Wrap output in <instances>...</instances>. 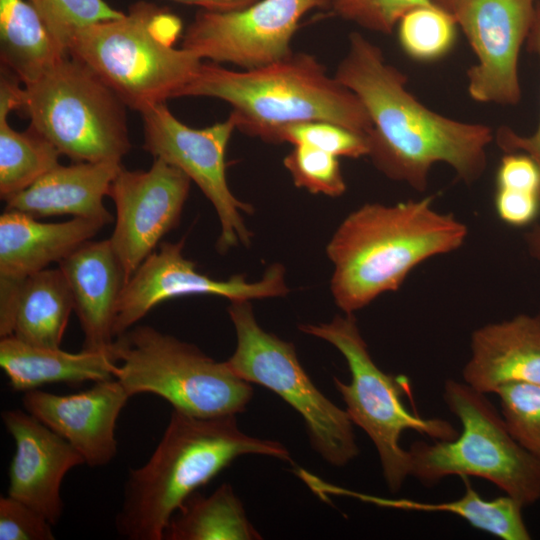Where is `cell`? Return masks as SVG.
<instances>
[{
    "mask_svg": "<svg viewBox=\"0 0 540 540\" xmlns=\"http://www.w3.org/2000/svg\"><path fill=\"white\" fill-rule=\"evenodd\" d=\"M227 310L236 333V348L226 360L229 368L295 409L304 419L312 447L330 465L341 467L356 458L359 449L346 410L314 385L294 345L258 324L250 300L231 301Z\"/></svg>",
    "mask_w": 540,
    "mask_h": 540,
    "instance_id": "10",
    "label": "cell"
},
{
    "mask_svg": "<svg viewBox=\"0 0 540 540\" xmlns=\"http://www.w3.org/2000/svg\"><path fill=\"white\" fill-rule=\"evenodd\" d=\"M53 524L13 497H0V540H54Z\"/></svg>",
    "mask_w": 540,
    "mask_h": 540,
    "instance_id": "34",
    "label": "cell"
},
{
    "mask_svg": "<svg viewBox=\"0 0 540 540\" xmlns=\"http://www.w3.org/2000/svg\"><path fill=\"white\" fill-rule=\"evenodd\" d=\"M116 364L112 346L101 351L68 352L61 347L28 344L12 335L0 340V366L15 391L112 379Z\"/></svg>",
    "mask_w": 540,
    "mask_h": 540,
    "instance_id": "22",
    "label": "cell"
},
{
    "mask_svg": "<svg viewBox=\"0 0 540 540\" xmlns=\"http://www.w3.org/2000/svg\"><path fill=\"white\" fill-rule=\"evenodd\" d=\"M37 10L51 34L67 53L74 34L89 25L116 19L125 12L105 0H28Z\"/></svg>",
    "mask_w": 540,
    "mask_h": 540,
    "instance_id": "29",
    "label": "cell"
},
{
    "mask_svg": "<svg viewBox=\"0 0 540 540\" xmlns=\"http://www.w3.org/2000/svg\"><path fill=\"white\" fill-rule=\"evenodd\" d=\"M443 400L461 431L451 440L416 441L408 449L410 476L426 486L458 475L487 480L523 507L540 499V460L510 434L499 411L464 381L448 379Z\"/></svg>",
    "mask_w": 540,
    "mask_h": 540,
    "instance_id": "6",
    "label": "cell"
},
{
    "mask_svg": "<svg viewBox=\"0 0 540 540\" xmlns=\"http://www.w3.org/2000/svg\"><path fill=\"white\" fill-rule=\"evenodd\" d=\"M185 238L162 242L124 284L118 301L113 334L116 338L141 320L158 304L183 296L215 295L231 301L284 296L289 292L285 268L272 264L260 280L243 275L225 280L200 273L183 255Z\"/></svg>",
    "mask_w": 540,
    "mask_h": 540,
    "instance_id": "13",
    "label": "cell"
},
{
    "mask_svg": "<svg viewBox=\"0 0 540 540\" xmlns=\"http://www.w3.org/2000/svg\"><path fill=\"white\" fill-rule=\"evenodd\" d=\"M523 239L528 254L540 265V222L532 224L524 233Z\"/></svg>",
    "mask_w": 540,
    "mask_h": 540,
    "instance_id": "39",
    "label": "cell"
},
{
    "mask_svg": "<svg viewBox=\"0 0 540 540\" xmlns=\"http://www.w3.org/2000/svg\"><path fill=\"white\" fill-rule=\"evenodd\" d=\"M465 491L456 500L442 503H421L411 500H379V504L407 510L447 512L465 520L473 528L503 540H529L531 535L522 515L523 506L505 494L494 499L482 498L467 477Z\"/></svg>",
    "mask_w": 540,
    "mask_h": 540,
    "instance_id": "26",
    "label": "cell"
},
{
    "mask_svg": "<svg viewBox=\"0 0 540 540\" xmlns=\"http://www.w3.org/2000/svg\"><path fill=\"white\" fill-rule=\"evenodd\" d=\"M121 168V162L113 161L59 164L5 200V209L35 218L70 215L110 224L114 218L103 199Z\"/></svg>",
    "mask_w": 540,
    "mask_h": 540,
    "instance_id": "21",
    "label": "cell"
},
{
    "mask_svg": "<svg viewBox=\"0 0 540 540\" xmlns=\"http://www.w3.org/2000/svg\"><path fill=\"white\" fill-rule=\"evenodd\" d=\"M0 114V197L7 200L59 165L61 153L29 126L17 131Z\"/></svg>",
    "mask_w": 540,
    "mask_h": 540,
    "instance_id": "27",
    "label": "cell"
},
{
    "mask_svg": "<svg viewBox=\"0 0 540 540\" xmlns=\"http://www.w3.org/2000/svg\"><path fill=\"white\" fill-rule=\"evenodd\" d=\"M112 348L117 360L113 377L130 397L154 394L173 409L200 418L237 415L252 399L250 383L226 361L152 326L131 327L115 338Z\"/></svg>",
    "mask_w": 540,
    "mask_h": 540,
    "instance_id": "7",
    "label": "cell"
},
{
    "mask_svg": "<svg viewBox=\"0 0 540 540\" xmlns=\"http://www.w3.org/2000/svg\"><path fill=\"white\" fill-rule=\"evenodd\" d=\"M434 197L392 205L366 203L348 214L326 246L333 265L330 290L345 314L397 291L426 260L456 251L467 226L433 206Z\"/></svg>",
    "mask_w": 540,
    "mask_h": 540,
    "instance_id": "2",
    "label": "cell"
},
{
    "mask_svg": "<svg viewBox=\"0 0 540 540\" xmlns=\"http://www.w3.org/2000/svg\"><path fill=\"white\" fill-rule=\"evenodd\" d=\"M126 104L87 65L66 55L24 84L19 111L74 162H121L130 151Z\"/></svg>",
    "mask_w": 540,
    "mask_h": 540,
    "instance_id": "9",
    "label": "cell"
},
{
    "mask_svg": "<svg viewBox=\"0 0 540 540\" xmlns=\"http://www.w3.org/2000/svg\"><path fill=\"white\" fill-rule=\"evenodd\" d=\"M462 378L484 394L509 383L540 384V315L518 314L475 329Z\"/></svg>",
    "mask_w": 540,
    "mask_h": 540,
    "instance_id": "18",
    "label": "cell"
},
{
    "mask_svg": "<svg viewBox=\"0 0 540 540\" xmlns=\"http://www.w3.org/2000/svg\"><path fill=\"white\" fill-rule=\"evenodd\" d=\"M179 4L198 6L202 10L228 12L245 8L258 0H169Z\"/></svg>",
    "mask_w": 540,
    "mask_h": 540,
    "instance_id": "38",
    "label": "cell"
},
{
    "mask_svg": "<svg viewBox=\"0 0 540 540\" xmlns=\"http://www.w3.org/2000/svg\"><path fill=\"white\" fill-rule=\"evenodd\" d=\"M529 50L540 60V2L536 3L535 16L527 37ZM494 139L498 147L505 153L520 152L530 156L540 169V120L535 132L529 136L517 134L508 126H501Z\"/></svg>",
    "mask_w": 540,
    "mask_h": 540,
    "instance_id": "35",
    "label": "cell"
},
{
    "mask_svg": "<svg viewBox=\"0 0 540 540\" xmlns=\"http://www.w3.org/2000/svg\"><path fill=\"white\" fill-rule=\"evenodd\" d=\"M72 311L73 297L61 269H43L15 292L12 336L36 346L61 347Z\"/></svg>",
    "mask_w": 540,
    "mask_h": 540,
    "instance_id": "23",
    "label": "cell"
},
{
    "mask_svg": "<svg viewBox=\"0 0 540 540\" xmlns=\"http://www.w3.org/2000/svg\"><path fill=\"white\" fill-rule=\"evenodd\" d=\"M106 224L74 217L64 222H40L23 212L0 216V282L20 283L30 275L61 262Z\"/></svg>",
    "mask_w": 540,
    "mask_h": 540,
    "instance_id": "20",
    "label": "cell"
},
{
    "mask_svg": "<svg viewBox=\"0 0 540 540\" xmlns=\"http://www.w3.org/2000/svg\"><path fill=\"white\" fill-rule=\"evenodd\" d=\"M236 416L200 418L172 410L150 458L128 473L115 517L122 538L163 540L183 502L240 456L291 460L280 442L244 433Z\"/></svg>",
    "mask_w": 540,
    "mask_h": 540,
    "instance_id": "3",
    "label": "cell"
},
{
    "mask_svg": "<svg viewBox=\"0 0 540 540\" xmlns=\"http://www.w3.org/2000/svg\"><path fill=\"white\" fill-rule=\"evenodd\" d=\"M536 0H458L453 16L477 64L467 71L468 93L481 103L515 105L521 99L518 59L533 24Z\"/></svg>",
    "mask_w": 540,
    "mask_h": 540,
    "instance_id": "15",
    "label": "cell"
},
{
    "mask_svg": "<svg viewBox=\"0 0 540 540\" xmlns=\"http://www.w3.org/2000/svg\"><path fill=\"white\" fill-rule=\"evenodd\" d=\"M397 26L400 45L407 55L419 61H433L450 51L458 25L452 13L431 4L410 9Z\"/></svg>",
    "mask_w": 540,
    "mask_h": 540,
    "instance_id": "28",
    "label": "cell"
},
{
    "mask_svg": "<svg viewBox=\"0 0 540 540\" xmlns=\"http://www.w3.org/2000/svg\"><path fill=\"white\" fill-rule=\"evenodd\" d=\"M244 506L228 483L209 496L191 494L170 519L163 540H258Z\"/></svg>",
    "mask_w": 540,
    "mask_h": 540,
    "instance_id": "25",
    "label": "cell"
},
{
    "mask_svg": "<svg viewBox=\"0 0 540 540\" xmlns=\"http://www.w3.org/2000/svg\"><path fill=\"white\" fill-rule=\"evenodd\" d=\"M494 206L503 223L512 227L531 226L540 213V194L496 188Z\"/></svg>",
    "mask_w": 540,
    "mask_h": 540,
    "instance_id": "36",
    "label": "cell"
},
{
    "mask_svg": "<svg viewBox=\"0 0 540 540\" xmlns=\"http://www.w3.org/2000/svg\"><path fill=\"white\" fill-rule=\"evenodd\" d=\"M191 182L180 169L159 158H154L148 170L122 167L117 173L108 195L116 210L109 239L125 283L160 240L179 225Z\"/></svg>",
    "mask_w": 540,
    "mask_h": 540,
    "instance_id": "14",
    "label": "cell"
},
{
    "mask_svg": "<svg viewBox=\"0 0 540 540\" xmlns=\"http://www.w3.org/2000/svg\"><path fill=\"white\" fill-rule=\"evenodd\" d=\"M143 121V149L180 169L214 207L220 224L216 248L220 254L242 244L249 246L252 232L242 212L254 208L231 192L226 178L225 154L236 124L231 115L205 128H192L178 120L166 102L140 112Z\"/></svg>",
    "mask_w": 540,
    "mask_h": 540,
    "instance_id": "11",
    "label": "cell"
},
{
    "mask_svg": "<svg viewBox=\"0 0 540 540\" xmlns=\"http://www.w3.org/2000/svg\"><path fill=\"white\" fill-rule=\"evenodd\" d=\"M305 334L333 345L345 358L349 383L334 378L353 424L373 442L388 489L398 492L411 473L408 449L400 445L401 435L414 430L433 440H451L458 434L452 424L438 418L411 413L403 403L407 380L382 371L372 359L354 314L335 316L330 322L302 324Z\"/></svg>",
    "mask_w": 540,
    "mask_h": 540,
    "instance_id": "8",
    "label": "cell"
},
{
    "mask_svg": "<svg viewBox=\"0 0 540 540\" xmlns=\"http://www.w3.org/2000/svg\"><path fill=\"white\" fill-rule=\"evenodd\" d=\"M178 97L222 100L231 106L237 129L270 143H281L285 127L306 121H329L366 135L372 129L359 98L305 52L250 70L202 62Z\"/></svg>",
    "mask_w": 540,
    "mask_h": 540,
    "instance_id": "4",
    "label": "cell"
},
{
    "mask_svg": "<svg viewBox=\"0 0 540 540\" xmlns=\"http://www.w3.org/2000/svg\"><path fill=\"white\" fill-rule=\"evenodd\" d=\"M69 285L83 332L82 349H109L121 291L123 268L110 239L89 240L58 263Z\"/></svg>",
    "mask_w": 540,
    "mask_h": 540,
    "instance_id": "19",
    "label": "cell"
},
{
    "mask_svg": "<svg viewBox=\"0 0 540 540\" xmlns=\"http://www.w3.org/2000/svg\"><path fill=\"white\" fill-rule=\"evenodd\" d=\"M495 394L510 434L540 460V384L509 383Z\"/></svg>",
    "mask_w": 540,
    "mask_h": 540,
    "instance_id": "30",
    "label": "cell"
},
{
    "mask_svg": "<svg viewBox=\"0 0 540 540\" xmlns=\"http://www.w3.org/2000/svg\"><path fill=\"white\" fill-rule=\"evenodd\" d=\"M280 142L309 145L337 157L357 159L369 155L368 136L329 121H306L285 127Z\"/></svg>",
    "mask_w": 540,
    "mask_h": 540,
    "instance_id": "32",
    "label": "cell"
},
{
    "mask_svg": "<svg viewBox=\"0 0 540 540\" xmlns=\"http://www.w3.org/2000/svg\"><path fill=\"white\" fill-rule=\"evenodd\" d=\"M68 55L28 0H0L1 67L31 83Z\"/></svg>",
    "mask_w": 540,
    "mask_h": 540,
    "instance_id": "24",
    "label": "cell"
},
{
    "mask_svg": "<svg viewBox=\"0 0 540 540\" xmlns=\"http://www.w3.org/2000/svg\"><path fill=\"white\" fill-rule=\"evenodd\" d=\"M339 157L309 145H293L283 164L296 187L313 194L340 197L346 191Z\"/></svg>",
    "mask_w": 540,
    "mask_h": 540,
    "instance_id": "31",
    "label": "cell"
},
{
    "mask_svg": "<svg viewBox=\"0 0 540 540\" xmlns=\"http://www.w3.org/2000/svg\"><path fill=\"white\" fill-rule=\"evenodd\" d=\"M1 418L15 442L7 495L56 525L64 510L62 482L71 469L85 464L82 456L25 409L4 410Z\"/></svg>",
    "mask_w": 540,
    "mask_h": 540,
    "instance_id": "17",
    "label": "cell"
},
{
    "mask_svg": "<svg viewBox=\"0 0 540 540\" xmlns=\"http://www.w3.org/2000/svg\"><path fill=\"white\" fill-rule=\"evenodd\" d=\"M435 5L445 9L446 11L452 13L454 7L456 6L458 0H431Z\"/></svg>",
    "mask_w": 540,
    "mask_h": 540,
    "instance_id": "40",
    "label": "cell"
},
{
    "mask_svg": "<svg viewBox=\"0 0 540 540\" xmlns=\"http://www.w3.org/2000/svg\"><path fill=\"white\" fill-rule=\"evenodd\" d=\"M330 5L331 0H258L228 12L200 9L185 29L181 47L213 63L259 68L291 55L303 16Z\"/></svg>",
    "mask_w": 540,
    "mask_h": 540,
    "instance_id": "12",
    "label": "cell"
},
{
    "mask_svg": "<svg viewBox=\"0 0 540 540\" xmlns=\"http://www.w3.org/2000/svg\"><path fill=\"white\" fill-rule=\"evenodd\" d=\"M335 78L365 107L372 123L367 135L374 166L391 180L425 191L431 168L449 165L466 184L480 179L487 166L490 127L460 122L423 105L407 88V77L389 64L382 50L358 32Z\"/></svg>",
    "mask_w": 540,
    "mask_h": 540,
    "instance_id": "1",
    "label": "cell"
},
{
    "mask_svg": "<svg viewBox=\"0 0 540 540\" xmlns=\"http://www.w3.org/2000/svg\"><path fill=\"white\" fill-rule=\"evenodd\" d=\"M496 188L540 194V169L527 154L506 153L497 169Z\"/></svg>",
    "mask_w": 540,
    "mask_h": 540,
    "instance_id": "37",
    "label": "cell"
},
{
    "mask_svg": "<svg viewBox=\"0 0 540 540\" xmlns=\"http://www.w3.org/2000/svg\"><path fill=\"white\" fill-rule=\"evenodd\" d=\"M431 4V0H331L330 8L335 15L362 28L391 34L407 11Z\"/></svg>",
    "mask_w": 540,
    "mask_h": 540,
    "instance_id": "33",
    "label": "cell"
},
{
    "mask_svg": "<svg viewBox=\"0 0 540 540\" xmlns=\"http://www.w3.org/2000/svg\"><path fill=\"white\" fill-rule=\"evenodd\" d=\"M130 395L115 378L87 390L59 395L39 389L24 392V409L65 439L90 467L108 465L117 455L118 417Z\"/></svg>",
    "mask_w": 540,
    "mask_h": 540,
    "instance_id": "16",
    "label": "cell"
},
{
    "mask_svg": "<svg viewBox=\"0 0 540 540\" xmlns=\"http://www.w3.org/2000/svg\"><path fill=\"white\" fill-rule=\"evenodd\" d=\"M182 20L169 8L145 0L131 4L121 17L78 30L67 54L94 71L126 104L139 113L177 98L203 60L176 48Z\"/></svg>",
    "mask_w": 540,
    "mask_h": 540,
    "instance_id": "5",
    "label": "cell"
}]
</instances>
